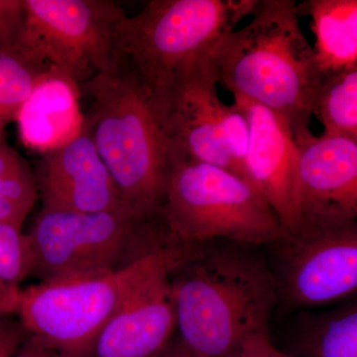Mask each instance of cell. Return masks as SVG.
Returning a JSON list of instances; mask_svg holds the SVG:
<instances>
[{
  "mask_svg": "<svg viewBox=\"0 0 357 357\" xmlns=\"http://www.w3.org/2000/svg\"><path fill=\"white\" fill-rule=\"evenodd\" d=\"M176 333L194 357H237L249 335L269 333L277 307L264 248L215 239L166 246Z\"/></svg>",
  "mask_w": 357,
  "mask_h": 357,
  "instance_id": "1",
  "label": "cell"
},
{
  "mask_svg": "<svg viewBox=\"0 0 357 357\" xmlns=\"http://www.w3.org/2000/svg\"><path fill=\"white\" fill-rule=\"evenodd\" d=\"M252 20L225 35L211 63L234 98L283 117L292 132L309 128L319 74L293 0H258Z\"/></svg>",
  "mask_w": 357,
  "mask_h": 357,
  "instance_id": "2",
  "label": "cell"
},
{
  "mask_svg": "<svg viewBox=\"0 0 357 357\" xmlns=\"http://www.w3.org/2000/svg\"><path fill=\"white\" fill-rule=\"evenodd\" d=\"M79 89L89 102L84 128L122 199L143 215H159L172 152L139 77L117 55L112 69Z\"/></svg>",
  "mask_w": 357,
  "mask_h": 357,
  "instance_id": "3",
  "label": "cell"
},
{
  "mask_svg": "<svg viewBox=\"0 0 357 357\" xmlns=\"http://www.w3.org/2000/svg\"><path fill=\"white\" fill-rule=\"evenodd\" d=\"M257 1L150 0L117 23V55L132 68L153 102L210 61L220 40L251 15Z\"/></svg>",
  "mask_w": 357,
  "mask_h": 357,
  "instance_id": "4",
  "label": "cell"
},
{
  "mask_svg": "<svg viewBox=\"0 0 357 357\" xmlns=\"http://www.w3.org/2000/svg\"><path fill=\"white\" fill-rule=\"evenodd\" d=\"M160 218L166 246L215 239L264 246L283 230L271 206L245 180L181 156L172 157Z\"/></svg>",
  "mask_w": 357,
  "mask_h": 357,
  "instance_id": "5",
  "label": "cell"
},
{
  "mask_svg": "<svg viewBox=\"0 0 357 357\" xmlns=\"http://www.w3.org/2000/svg\"><path fill=\"white\" fill-rule=\"evenodd\" d=\"M33 276L40 282L88 278L112 273L132 250L145 253L161 246L158 218L128 204L100 213L40 211L27 234Z\"/></svg>",
  "mask_w": 357,
  "mask_h": 357,
  "instance_id": "6",
  "label": "cell"
},
{
  "mask_svg": "<svg viewBox=\"0 0 357 357\" xmlns=\"http://www.w3.org/2000/svg\"><path fill=\"white\" fill-rule=\"evenodd\" d=\"M25 18L13 51L41 73L81 88L116 62L115 29L124 15L109 0H24Z\"/></svg>",
  "mask_w": 357,
  "mask_h": 357,
  "instance_id": "7",
  "label": "cell"
},
{
  "mask_svg": "<svg viewBox=\"0 0 357 357\" xmlns=\"http://www.w3.org/2000/svg\"><path fill=\"white\" fill-rule=\"evenodd\" d=\"M263 248L277 307L304 311L356 293L357 220L299 222Z\"/></svg>",
  "mask_w": 357,
  "mask_h": 357,
  "instance_id": "8",
  "label": "cell"
},
{
  "mask_svg": "<svg viewBox=\"0 0 357 357\" xmlns=\"http://www.w3.org/2000/svg\"><path fill=\"white\" fill-rule=\"evenodd\" d=\"M217 84L210 60L150 103L172 157L220 167L246 181L248 119L236 105H227L220 100Z\"/></svg>",
  "mask_w": 357,
  "mask_h": 357,
  "instance_id": "9",
  "label": "cell"
},
{
  "mask_svg": "<svg viewBox=\"0 0 357 357\" xmlns=\"http://www.w3.org/2000/svg\"><path fill=\"white\" fill-rule=\"evenodd\" d=\"M128 274L126 265L100 276L39 282L22 289L15 314L52 356H76L116 311Z\"/></svg>",
  "mask_w": 357,
  "mask_h": 357,
  "instance_id": "10",
  "label": "cell"
},
{
  "mask_svg": "<svg viewBox=\"0 0 357 357\" xmlns=\"http://www.w3.org/2000/svg\"><path fill=\"white\" fill-rule=\"evenodd\" d=\"M166 248L128 264L119 306L79 354L52 357H157L176 333Z\"/></svg>",
  "mask_w": 357,
  "mask_h": 357,
  "instance_id": "11",
  "label": "cell"
},
{
  "mask_svg": "<svg viewBox=\"0 0 357 357\" xmlns=\"http://www.w3.org/2000/svg\"><path fill=\"white\" fill-rule=\"evenodd\" d=\"M293 135L298 149L295 225L356 220L357 140L314 136L309 128Z\"/></svg>",
  "mask_w": 357,
  "mask_h": 357,
  "instance_id": "12",
  "label": "cell"
},
{
  "mask_svg": "<svg viewBox=\"0 0 357 357\" xmlns=\"http://www.w3.org/2000/svg\"><path fill=\"white\" fill-rule=\"evenodd\" d=\"M42 155L33 171L42 210L100 213L126 204L84 126L74 140Z\"/></svg>",
  "mask_w": 357,
  "mask_h": 357,
  "instance_id": "13",
  "label": "cell"
},
{
  "mask_svg": "<svg viewBox=\"0 0 357 357\" xmlns=\"http://www.w3.org/2000/svg\"><path fill=\"white\" fill-rule=\"evenodd\" d=\"M248 119L249 144L245 173L280 220L282 229L295 225L298 149L292 129L283 117L259 103L234 98Z\"/></svg>",
  "mask_w": 357,
  "mask_h": 357,
  "instance_id": "14",
  "label": "cell"
},
{
  "mask_svg": "<svg viewBox=\"0 0 357 357\" xmlns=\"http://www.w3.org/2000/svg\"><path fill=\"white\" fill-rule=\"evenodd\" d=\"M81 100V89L74 82L45 73L16 116L21 142L45 154L74 140L84 126Z\"/></svg>",
  "mask_w": 357,
  "mask_h": 357,
  "instance_id": "15",
  "label": "cell"
},
{
  "mask_svg": "<svg viewBox=\"0 0 357 357\" xmlns=\"http://www.w3.org/2000/svg\"><path fill=\"white\" fill-rule=\"evenodd\" d=\"M297 9L311 16L319 74L357 67L356 0H307Z\"/></svg>",
  "mask_w": 357,
  "mask_h": 357,
  "instance_id": "16",
  "label": "cell"
},
{
  "mask_svg": "<svg viewBox=\"0 0 357 357\" xmlns=\"http://www.w3.org/2000/svg\"><path fill=\"white\" fill-rule=\"evenodd\" d=\"M293 357H357V303L328 311H298L292 324Z\"/></svg>",
  "mask_w": 357,
  "mask_h": 357,
  "instance_id": "17",
  "label": "cell"
},
{
  "mask_svg": "<svg viewBox=\"0 0 357 357\" xmlns=\"http://www.w3.org/2000/svg\"><path fill=\"white\" fill-rule=\"evenodd\" d=\"M312 114L323 124V134L357 140V67L321 74Z\"/></svg>",
  "mask_w": 357,
  "mask_h": 357,
  "instance_id": "18",
  "label": "cell"
},
{
  "mask_svg": "<svg viewBox=\"0 0 357 357\" xmlns=\"http://www.w3.org/2000/svg\"><path fill=\"white\" fill-rule=\"evenodd\" d=\"M31 245L22 230L0 225V317L17 312L21 284L32 273Z\"/></svg>",
  "mask_w": 357,
  "mask_h": 357,
  "instance_id": "19",
  "label": "cell"
},
{
  "mask_svg": "<svg viewBox=\"0 0 357 357\" xmlns=\"http://www.w3.org/2000/svg\"><path fill=\"white\" fill-rule=\"evenodd\" d=\"M44 74L13 50L0 54V129L15 121L21 105Z\"/></svg>",
  "mask_w": 357,
  "mask_h": 357,
  "instance_id": "20",
  "label": "cell"
},
{
  "mask_svg": "<svg viewBox=\"0 0 357 357\" xmlns=\"http://www.w3.org/2000/svg\"><path fill=\"white\" fill-rule=\"evenodd\" d=\"M38 197L34 172L28 164L0 178V225L22 230Z\"/></svg>",
  "mask_w": 357,
  "mask_h": 357,
  "instance_id": "21",
  "label": "cell"
},
{
  "mask_svg": "<svg viewBox=\"0 0 357 357\" xmlns=\"http://www.w3.org/2000/svg\"><path fill=\"white\" fill-rule=\"evenodd\" d=\"M24 18V0H0V54L18 43Z\"/></svg>",
  "mask_w": 357,
  "mask_h": 357,
  "instance_id": "22",
  "label": "cell"
},
{
  "mask_svg": "<svg viewBox=\"0 0 357 357\" xmlns=\"http://www.w3.org/2000/svg\"><path fill=\"white\" fill-rule=\"evenodd\" d=\"M28 333L18 319L0 317V357H13L24 344Z\"/></svg>",
  "mask_w": 357,
  "mask_h": 357,
  "instance_id": "23",
  "label": "cell"
},
{
  "mask_svg": "<svg viewBox=\"0 0 357 357\" xmlns=\"http://www.w3.org/2000/svg\"><path fill=\"white\" fill-rule=\"evenodd\" d=\"M237 357H293L287 351L275 347L269 333H258L249 335L241 345Z\"/></svg>",
  "mask_w": 357,
  "mask_h": 357,
  "instance_id": "24",
  "label": "cell"
},
{
  "mask_svg": "<svg viewBox=\"0 0 357 357\" xmlns=\"http://www.w3.org/2000/svg\"><path fill=\"white\" fill-rule=\"evenodd\" d=\"M27 165L25 160L7 142L4 129H0V178Z\"/></svg>",
  "mask_w": 357,
  "mask_h": 357,
  "instance_id": "25",
  "label": "cell"
},
{
  "mask_svg": "<svg viewBox=\"0 0 357 357\" xmlns=\"http://www.w3.org/2000/svg\"><path fill=\"white\" fill-rule=\"evenodd\" d=\"M13 357H52V356L36 338L28 335L24 344Z\"/></svg>",
  "mask_w": 357,
  "mask_h": 357,
  "instance_id": "26",
  "label": "cell"
},
{
  "mask_svg": "<svg viewBox=\"0 0 357 357\" xmlns=\"http://www.w3.org/2000/svg\"><path fill=\"white\" fill-rule=\"evenodd\" d=\"M157 357H194L191 352L188 351L187 347L183 344L182 340L178 338L177 333L171 338L169 344L164 347L163 351L160 352Z\"/></svg>",
  "mask_w": 357,
  "mask_h": 357,
  "instance_id": "27",
  "label": "cell"
}]
</instances>
